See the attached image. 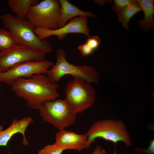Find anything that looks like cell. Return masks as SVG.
<instances>
[{
    "label": "cell",
    "mask_w": 154,
    "mask_h": 154,
    "mask_svg": "<svg viewBox=\"0 0 154 154\" xmlns=\"http://www.w3.org/2000/svg\"><path fill=\"white\" fill-rule=\"evenodd\" d=\"M64 100L76 113L80 114L91 107L95 101L96 91L85 80L74 78L67 84Z\"/></svg>",
    "instance_id": "cell-7"
},
{
    "label": "cell",
    "mask_w": 154,
    "mask_h": 154,
    "mask_svg": "<svg viewBox=\"0 0 154 154\" xmlns=\"http://www.w3.org/2000/svg\"><path fill=\"white\" fill-rule=\"evenodd\" d=\"M87 137L86 149L97 138H102L112 142L115 145L122 141L129 147L132 144L131 139L126 126L121 120L115 119H103L96 121L85 133Z\"/></svg>",
    "instance_id": "cell-3"
},
{
    "label": "cell",
    "mask_w": 154,
    "mask_h": 154,
    "mask_svg": "<svg viewBox=\"0 0 154 154\" xmlns=\"http://www.w3.org/2000/svg\"><path fill=\"white\" fill-rule=\"evenodd\" d=\"M59 1L60 5L61 10L58 28L66 25L69 20L76 17L84 16L96 17L97 16L90 11L80 10L67 0Z\"/></svg>",
    "instance_id": "cell-13"
},
{
    "label": "cell",
    "mask_w": 154,
    "mask_h": 154,
    "mask_svg": "<svg viewBox=\"0 0 154 154\" xmlns=\"http://www.w3.org/2000/svg\"><path fill=\"white\" fill-rule=\"evenodd\" d=\"M46 53L28 46L18 45L0 52V72H5L21 63L44 59Z\"/></svg>",
    "instance_id": "cell-8"
},
{
    "label": "cell",
    "mask_w": 154,
    "mask_h": 154,
    "mask_svg": "<svg viewBox=\"0 0 154 154\" xmlns=\"http://www.w3.org/2000/svg\"><path fill=\"white\" fill-rule=\"evenodd\" d=\"M141 11L142 9L137 0H134L132 3L116 12L118 16V20L125 29H128V23L131 19Z\"/></svg>",
    "instance_id": "cell-16"
},
{
    "label": "cell",
    "mask_w": 154,
    "mask_h": 154,
    "mask_svg": "<svg viewBox=\"0 0 154 154\" xmlns=\"http://www.w3.org/2000/svg\"><path fill=\"white\" fill-rule=\"evenodd\" d=\"M39 3L37 0H9L7 5L16 17L25 18L30 8Z\"/></svg>",
    "instance_id": "cell-15"
},
{
    "label": "cell",
    "mask_w": 154,
    "mask_h": 154,
    "mask_svg": "<svg viewBox=\"0 0 154 154\" xmlns=\"http://www.w3.org/2000/svg\"><path fill=\"white\" fill-rule=\"evenodd\" d=\"M86 43L94 50L101 44V40L100 38L97 36H90Z\"/></svg>",
    "instance_id": "cell-19"
},
{
    "label": "cell",
    "mask_w": 154,
    "mask_h": 154,
    "mask_svg": "<svg viewBox=\"0 0 154 154\" xmlns=\"http://www.w3.org/2000/svg\"><path fill=\"white\" fill-rule=\"evenodd\" d=\"M135 151L139 153H144L146 154H154V139L150 141L149 147L147 149L138 148L134 149Z\"/></svg>",
    "instance_id": "cell-22"
},
{
    "label": "cell",
    "mask_w": 154,
    "mask_h": 154,
    "mask_svg": "<svg viewBox=\"0 0 154 154\" xmlns=\"http://www.w3.org/2000/svg\"><path fill=\"white\" fill-rule=\"evenodd\" d=\"M64 151L55 143L45 146L39 151L38 154H62Z\"/></svg>",
    "instance_id": "cell-18"
},
{
    "label": "cell",
    "mask_w": 154,
    "mask_h": 154,
    "mask_svg": "<svg viewBox=\"0 0 154 154\" xmlns=\"http://www.w3.org/2000/svg\"><path fill=\"white\" fill-rule=\"evenodd\" d=\"M88 17L81 16L74 17L64 26L55 29L35 28V32L40 39L56 36L60 40H64L66 35L70 33L82 34L88 37L90 29L87 25Z\"/></svg>",
    "instance_id": "cell-10"
},
{
    "label": "cell",
    "mask_w": 154,
    "mask_h": 154,
    "mask_svg": "<svg viewBox=\"0 0 154 154\" xmlns=\"http://www.w3.org/2000/svg\"><path fill=\"white\" fill-rule=\"evenodd\" d=\"M134 0H114L112 9L116 12L132 3Z\"/></svg>",
    "instance_id": "cell-20"
},
{
    "label": "cell",
    "mask_w": 154,
    "mask_h": 154,
    "mask_svg": "<svg viewBox=\"0 0 154 154\" xmlns=\"http://www.w3.org/2000/svg\"><path fill=\"white\" fill-rule=\"evenodd\" d=\"M11 86L17 96L25 100L27 106L32 108L39 110L45 101L54 100L60 96L58 85L45 74L18 78Z\"/></svg>",
    "instance_id": "cell-1"
},
{
    "label": "cell",
    "mask_w": 154,
    "mask_h": 154,
    "mask_svg": "<svg viewBox=\"0 0 154 154\" xmlns=\"http://www.w3.org/2000/svg\"><path fill=\"white\" fill-rule=\"evenodd\" d=\"M39 110L42 119L59 131L72 125L78 114L64 100L59 99L45 101Z\"/></svg>",
    "instance_id": "cell-5"
},
{
    "label": "cell",
    "mask_w": 154,
    "mask_h": 154,
    "mask_svg": "<svg viewBox=\"0 0 154 154\" xmlns=\"http://www.w3.org/2000/svg\"><path fill=\"white\" fill-rule=\"evenodd\" d=\"M114 154H120L119 153H117V152L115 150L114 153Z\"/></svg>",
    "instance_id": "cell-24"
},
{
    "label": "cell",
    "mask_w": 154,
    "mask_h": 154,
    "mask_svg": "<svg viewBox=\"0 0 154 154\" xmlns=\"http://www.w3.org/2000/svg\"><path fill=\"white\" fill-rule=\"evenodd\" d=\"M60 10L59 0H44L30 8L26 19L35 28L57 29Z\"/></svg>",
    "instance_id": "cell-6"
},
{
    "label": "cell",
    "mask_w": 154,
    "mask_h": 154,
    "mask_svg": "<svg viewBox=\"0 0 154 154\" xmlns=\"http://www.w3.org/2000/svg\"><path fill=\"white\" fill-rule=\"evenodd\" d=\"M33 121V118L30 117H24L20 120L14 119L10 125L4 130L3 126L0 125V146H6L12 137L18 133L23 135V145H28L29 142L25 137V132L28 126Z\"/></svg>",
    "instance_id": "cell-12"
},
{
    "label": "cell",
    "mask_w": 154,
    "mask_h": 154,
    "mask_svg": "<svg viewBox=\"0 0 154 154\" xmlns=\"http://www.w3.org/2000/svg\"><path fill=\"white\" fill-rule=\"evenodd\" d=\"M78 48L83 57H85L90 54L93 51L86 43L79 45Z\"/></svg>",
    "instance_id": "cell-21"
},
{
    "label": "cell",
    "mask_w": 154,
    "mask_h": 154,
    "mask_svg": "<svg viewBox=\"0 0 154 154\" xmlns=\"http://www.w3.org/2000/svg\"><path fill=\"white\" fill-rule=\"evenodd\" d=\"M5 29L9 31L19 45L28 46L46 53L52 52L51 44L45 39H40L35 34V28L25 18H20L10 13L1 17Z\"/></svg>",
    "instance_id": "cell-2"
},
{
    "label": "cell",
    "mask_w": 154,
    "mask_h": 154,
    "mask_svg": "<svg viewBox=\"0 0 154 154\" xmlns=\"http://www.w3.org/2000/svg\"><path fill=\"white\" fill-rule=\"evenodd\" d=\"M56 54V62L47 74L51 80L57 82L64 76L70 75L90 84H97L99 82V74L93 67L86 65L76 66L70 63L67 60L66 52L63 49H58Z\"/></svg>",
    "instance_id": "cell-4"
},
{
    "label": "cell",
    "mask_w": 154,
    "mask_h": 154,
    "mask_svg": "<svg viewBox=\"0 0 154 154\" xmlns=\"http://www.w3.org/2000/svg\"><path fill=\"white\" fill-rule=\"evenodd\" d=\"M54 64L46 59L28 61L16 65L5 72H0V82L11 85L17 79L35 75L47 74L49 68Z\"/></svg>",
    "instance_id": "cell-9"
},
{
    "label": "cell",
    "mask_w": 154,
    "mask_h": 154,
    "mask_svg": "<svg viewBox=\"0 0 154 154\" xmlns=\"http://www.w3.org/2000/svg\"><path fill=\"white\" fill-rule=\"evenodd\" d=\"M137 1L144 14V19L139 20L137 24L147 31L154 26V1L153 0H138Z\"/></svg>",
    "instance_id": "cell-14"
},
{
    "label": "cell",
    "mask_w": 154,
    "mask_h": 154,
    "mask_svg": "<svg viewBox=\"0 0 154 154\" xmlns=\"http://www.w3.org/2000/svg\"><path fill=\"white\" fill-rule=\"evenodd\" d=\"M106 150L99 145L96 146L92 154H106Z\"/></svg>",
    "instance_id": "cell-23"
},
{
    "label": "cell",
    "mask_w": 154,
    "mask_h": 154,
    "mask_svg": "<svg viewBox=\"0 0 154 154\" xmlns=\"http://www.w3.org/2000/svg\"><path fill=\"white\" fill-rule=\"evenodd\" d=\"M19 45L10 32L5 29H0V50L9 49Z\"/></svg>",
    "instance_id": "cell-17"
},
{
    "label": "cell",
    "mask_w": 154,
    "mask_h": 154,
    "mask_svg": "<svg viewBox=\"0 0 154 154\" xmlns=\"http://www.w3.org/2000/svg\"><path fill=\"white\" fill-rule=\"evenodd\" d=\"M87 137L85 134L63 130L55 134V143L64 150H73L80 151L86 149Z\"/></svg>",
    "instance_id": "cell-11"
}]
</instances>
